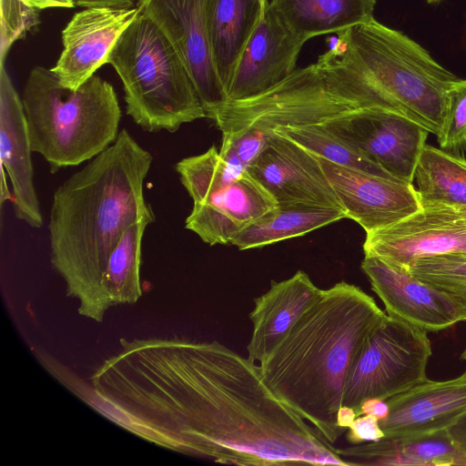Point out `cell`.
<instances>
[{
  "mask_svg": "<svg viewBox=\"0 0 466 466\" xmlns=\"http://www.w3.org/2000/svg\"><path fill=\"white\" fill-rule=\"evenodd\" d=\"M89 381L187 455L242 466H349L267 387L259 365L216 340L121 339Z\"/></svg>",
  "mask_w": 466,
  "mask_h": 466,
  "instance_id": "cell-1",
  "label": "cell"
},
{
  "mask_svg": "<svg viewBox=\"0 0 466 466\" xmlns=\"http://www.w3.org/2000/svg\"><path fill=\"white\" fill-rule=\"evenodd\" d=\"M153 156L127 129L54 192L48 231L50 262L77 301V313L102 322L109 307L102 278L126 230L153 215L144 182Z\"/></svg>",
  "mask_w": 466,
  "mask_h": 466,
  "instance_id": "cell-2",
  "label": "cell"
},
{
  "mask_svg": "<svg viewBox=\"0 0 466 466\" xmlns=\"http://www.w3.org/2000/svg\"><path fill=\"white\" fill-rule=\"evenodd\" d=\"M387 314L359 287L322 289L268 357L259 363L267 387L334 444L350 369Z\"/></svg>",
  "mask_w": 466,
  "mask_h": 466,
  "instance_id": "cell-3",
  "label": "cell"
},
{
  "mask_svg": "<svg viewBox=\"0 0 466 466\" xmlns=\"http://www.w3.org/2000/svg\"><path fill=\"white\" fill-rule=\"evenodd\" d=\"M329 90L358 109L402 115L439 136L459 79L403 33L374 17L338 34L315 63Z\"/></svg>",
  "mask_w": 466,
  "mask_h": 466,
  "instance_id": "cell-4",
  "label": "cell"
},
{
  "mask_svg": "<svg viewBox=\"0 0 466 466\" xmlns=\"http://www.w3.org/2000/svg\"><path fill=\"white\" fill-rule=\"evenodd\" d=\"M21 99L32 151L46 159L51 173L91 160L118 137L117 96L113 86L98 76L71 89L51 69L36 66L27 77Z\"/></svg>",
  "mask_w": 466,
  "mask_h": 466,
  "instance_id": "cell-5",
  "label": "cell"
},
{
  "mask_svg": "<svg viewBox=\"0 0 466 466\" xmlns=\"http://www.w3.org/2000/svg\"><path fill=\"white\" fill-rule=\"evenodd\" d=\"M123 84L127 114L143 130L176 132L206 117L192 80L160 28L139 13L109 56Z\"/></svg>",
  "mask_w": 466,
  "mask_h": 466,
  "instance_id": "cell-6",
  "label": "cell"
},
{
  "mask_svg": "<svg viewBox=\"0 0 466 466\" xmlns=\"http://www.w3.org/2000/svg\"><path fill=\"white\" fill-rule=\"evenodd\" d=\"M428 332L387 315L370 334L347 376L342 406L358 411L369 399H388L428 380Z\"/></svg>",
  "mask_w": 466,
  "mask_h": 466,
  "instance_id": "cell-7",
  "label": "cell"
},
{
  "mask_svg": "<svg viewBox=\"0 0 466 466\" xmlns=\"http://www.w3.org/2000/svg\"><path fill=\"white\" fill-rule=\"evenodd\" d=\"M330 92L312 64L295 69L268 91L238 101H227L207 114L222 133L247 128L321 125L357 110Z\"/></svg>",
  "mask_w": 466,
  "mask_h": 466,
  "instance_id": "cell-8",
  "label": "cell"
},
{
  "mask_svg": "<svg viewBox=\"0 0 466 466\" xmlns=\"http://www.w3.org/2000/svg\"><path fill=\"white\" fill-rule=\"evenodd\" d=\"M396 179L413 184L415 169L430 133L395 112L360 108L321 125Z\"/></svg>",
  "mask_w": 466,
  "mask_h": 466,
  "instance_id": "cell-9",
  "label": "cell"
},
{
  "mask_svg": "<svg viewBox=\"0 0 466 466\" xmlns=\"http://www.w3.org/2000/svg\"><path fill=\"white\" fill-rule=\"evenodd\" d=\"M140 13L164 33L179 55L207 114L226 103L208 40L204 0H138Z\"/></svg>",
  "mask_w": 466,
  "mask_h": 466,
  "instance_id": "cell-10",
  "label": "cell"
},
{
  "mask_svg": "<svg viewBox=\"0 0 466 466\" xmlns=\"http://www.w3.org/2000/svg\"><path fill=\"white\" fill-rule=\"evenodd\" d=\"M363 251L408 269L418 258L466 252V226L452 207L422 206L394 224L366 233Z\"/></svg>",
  "mask_w": 466,
  "mask_h": 466,
  "instance_id": "cell-11",
  "label": "cell"
},
{
  "mask_svg": "<svg viewBox=\"0 0 466 466\" xmlns=\"http://www.w3.org/2000/svg\"><path fill=\"white\" fill-rule=\"evenodd\" d=\"M268 131L267 147L248 170L278 204L341 209L317 156L289 138Z\"/></svg>",
  "mask_w": 466,
  "mask_h": 466,
  "instance_id": "cell-12",
  "label": "cell"
},
{
  "mask_svg": "<svg viewBox=\"0 0 466 466\" xmlns=\"http://www.w3.org/2000/svg\"><path fill=\"white\" fill-rule=\"evenodd\" d=\"M317 157L346 218L357 222L366 233L394 224L422 208L413 184Z\"/></svg>",
  "mask_w": 466,
  "mask_h": 466,
  "instance_id": "cell-13",
  "label": "cell"
},
{
  "mask_svg": "<svg viewBox=\"0 0 466 466\" xmlns=\"http://www.w3.org/2000/svg\"><path fill=\"white\" fill-rule=\"evenodd\" d=\"M305 42L296 36L269 6L247 42L226 89L228 101L258 96L296 69Z\"/></svg>",
  "mask_w": 466,
  "mask_h": 466,
  "instance_id": "cell-14",
  "label": "cell"
},
{
  "mask_svg": "<svg viewBox=\"0 0 466 466\" xmlns=\"http://www.w3.org/2000/svg\"><path fill=\"white\" fill-rule=\"evenodd\" d=\"M140 13L138 7H87L62 32L63 50L51 71L60 83L76 89L103 65L116 42Z\"/></svg>",
  "mask_w": 466,
  "mask_h": 466,
  "instance_id": "cell-15",
  "label": "cell"
},
{
  "mask_svg": "<svg viewBox=\"0 0 466 466\" xmlns=\"http://www.w3.org/2000/svg\"><path fill=\"white\" fill-rule=\"evenodd\" d=\"M361 269L382 301L387 315L437 332L460 322L457 309L443 294L412 276L407 268L366 257Z\"/></svg>",
  "mask_w": 466,
  "mask_h": 466,
  "instance_id": "cell-16",
  "label": "cell"
},
{
  "mask_svg": "<svg viewBox=\"0 0 466 466\" xmlns=\"http://www.w3.org/2000/svg\"><path fill=\"white\" fill-rule=\"evenodd\" d=\"M389 414L379 421L387 438L448 431L466 416V370L448 380H427L387 400Z\"/></svg>",
  "mask_w": 466,
  "mask_h": 466,
  "instance_id": "cell-17",
  "label": "cell"
},
{
  "mask_svg": "<svg viewBox=\"0 0 466 466\" xmlns=\"http://www.w3.org/2000/svg\"><path fill=\"white\" fill-rule=\"evenodd\" d=\"M0 158L12 186L15 216L39 228L43 218L34 184L32 147L22 99L0 65Z\"/></svg>",
  "mask_w": 466,
  "mask_h": 466,
  "instance_id": "cell-18",
  "label": "cell"
},
{
  "mask_svg": "<svg viewBox=\"0 0 466 466\" xmlns=\"http://www.w3.org/2000/svg\"><path fill=\"white\" fill-rule=\"evenodd\" d=\"M278 206L269 191L247 170L193 203L185 226L210 246L229 244L238 232Z\"/></svg>",
  "mask_w": 466,
  "mask_h": 466,
  "instance_id": "cell-19",
  "label": "cell"
},
{
  "mask_svg": "<svg viewBox=\"0 0 466 466\" xmlns=\"http://www.w3.org/2000/svg\"><path fill=\"white\" fill-rule=\"evenodd\" d=\"M321 291L302 270L285 280L271 281L269 289L254 299L248 357L258 363L266 360Z\"/></svg>",
  "mask_w": 466,
  "mask_h": 466,
  "instance_id": "cell-20",
  "label": "cell"
},
{
  "mask_svg": "<svg viewBox=\"0 0 466 466\" xmlns=\"http://www.w3.org/2000/svg\"><path fill=\"white\" fill-rule=\"evenodd\" d=\"M268 2V0H204L211 52L225 90L242 50Z\"/></svg>",
  "mask_w": 466,
  "mask_h": 466,
  "instance_id": "cell-21",
  "label": "cell"
},
{
  "mask_svg": "<svg viewBox=\"0 0 466 466\" xmlns=\"http://www.w3.org/2000/svg\"><path fill=\"white\" fill-rule=\"evenodd\" d=\"M376 0H270L283 24L305 43L318 35L340 33L373 17Z\"/></svg>",
  "mask_w": 466,
  "mask_h": 466,
  "instance_id": "cell-22",
  "label": "cell"
},
{
  "mask_svg": "<svg viewBox=\"0 0 466 466\" xmlns=\"http://www.w3.org/2000/svg\"><path fill=\"white\" fill-rule=\"evenodd\" d=\"M345 218L344 212L335 208L279 205L238 232L229 244L240 250L261 248L303 236Z\"/></svg>",
  "mask_w": 466,
  "mask_h": 466,
  "instance_id": "cell-23",
  "label": "cell"
},
{
  "mask_svg": "<svg viewBox=\"0 0 466 466\" xmlns=\"http://www.w3.org/2000/svg\"><path fill=\"white\" fill-rule=\"evenodd\" d=\"M33 350L37 360L48 373L100 414L141 439L179 452L177 442L170 436L149 425L99 392L90 381L81 378L49 352L38 348Z\"/></svg>",
  "mask_w": 466,
  "mask_h": 466,
  "instance_id": "cell-24",
  "label": "cell"
},
{
  "mask_svg": "<svg viewBox=\"0 0 466 466\" xmlns=\"http://www.w3.org/2000/svg\"><path fill=\"white\" fill-rule=\"evenodd\" d=\"M414 179L421 206L466 208V159L425 145Z\"/></svg>",
  "mask_w": 466,
  "mask_h": 466,
  "instance_id": "cell-25",
  "label": "cell"
},
{
  "mask_svg": "<svg viewBox=\"0 0 466 466\" xmlns=\"http://www.w3.org/2000/svg\"><path fill=\"white\" fill-rule=\"evenodd\" d=\"M154 220L153 214L134 222L109 256L102 278V291L109 309L135 304L141 298L142 238L147 227Z\"/></svg>",
  "mask_w": 466,
  "mask_h": 466,
  "instance_id": "cell-26",
  "label": "cell"
},
{
  "mask_svg": "<svg viewBox=\"0 0 466 466\" xmlns=\"http://www.w3.org/2000/svg\"><path fill=\"white\" fill-rule=\"evenodd\" d=\"M373 458L376 464L383 466H466V454L448 431L417 437H384L376 442Z\"/></svg>",
  "mask_w": 466,
  "mask_h": 466,
  "instance_id": "cell-27",
  "label": "cell"
},
{
  "mask_svg": "<svg viewBox=\"0 0 466 466\" xmlns=\"http://www.w3.org/2000/svg\"><path fill=\"white\" fill-rule=\"evenodd\" d=\"M270 130L289 138L315 156L335 165L398 180L357 149L330 134L319 125L283 127Z\"/></svg>",
  "mask_w": 466,
  "mask_h": 466,
  "instance_id": "cell-28",
  "label": "cell"
},
{
  "mask_svg": "<svg viewBox=\"0 0 466 466\" xmlns=\"http://www.w3.org/2000/svg\"><path fill=\"white\" fill-rule=\"evenodd\" d=\"M416 279L446 296L466 321V252L418 258L408 267Z\"/></svg>",
  "mask_w": 466,
  "mask_h": 466,
  "instance_id": "cell-29",
  "label": "cell"
},
{
  "mask_svg": "<svg viewBox=\"0 0 466 466\" xmlns=\"http://www.w3.org/2000/svg\"><path fill=\"white\" fill-rule=\"evenodd\" d=\"M176 170L193 203L202 201L245 172L229 166L214 146L203 154L181 159Z\"/></svg>",
  "mask_w": 466,
  "mask_h": 466,
  "instance_id": "cell-30",
  "label": "cell"
},
{
  "mask_svg": "<svg viewBox=\"0 0 466 466\" xmlns=\"http://www.w3.org/2000/svg\"><path fill=\"white\" fill-rule=\"evenodd\" d=\"M268 141V131L247 128L222 133L221 157L238 171H246L258 157Z\"/></svg>",
  "mask_w": 466,
  "mask_h": 466,
  "instance_id": "cell-31",
  "label": "cell"
},
{
  "mask_svg": "<svg viewBox=\"0 0 466 466\" xmlns=\"http://www.w3.org/2000/svg\"><path fill=\"white\" fill-rule=\"evenodd\" d=\"M39 24V9L25 0H0V65L11 46Z\"/></svg>",
  "mask_w": 466,
  "mask_h": 466,
  "instance_id": "cell-32",
  "label": "cell"
},
{
  "mask_svg": "<svg viewBox=\"0 0 466 466\" xmlns=\"http://www.w3.org/2000/svg\"><path fill=\"white\" fill-rule=\"evenodd\" d=\"M446 150H458L466 145V79H458L447 93L443 127L437 137Z\"/></svg>",
  "mask_w": 466,
  "mask_h": 466,
  "instance_id": "cell-33",
  "label": "cell"
},
{
  "mask_svg": "<svg viewBox=\"0 0 466 466\" xmlns=\"http://www.w3.org/2000/svg\"><path fill=\"white\" fill-rule=\"evenodd\" d=\"M384 438L379 420L370 415L356 417L346 432V440L355 445L366 441H375Z\"/></svg>",
  "mask_w": 466,
  "mask_h": 466,
  "instance_id": "cell-34",
  "label": "cell"
},
{
  "mask_svg": "<svg viewBox=\"0 0 466 466\" xmlns=\"http://www.w3.org/2000/svg\"><path fill=\"white\" fill-rule=\"evenodd\" d=\"M389 414V406L386 400L380 399H369L365 400L356 412L357 417L370 415L380 420H384Z\"/></svg>",
  "mask_w": 466,
  "mask_h": 466,
  "instance_id": "cell-35",
  "label": "cell"
},
{
  "mask_svg": "<svg viewBox=\"0 0 466 466\" xmlns=\"http://www.w3.org/2000/svg\"><path fill=\"white\" fill-rule=\"evenodd\" d=\"M137 0H73L76 6L130 8ZM138 1V0H137Z\"/></svg>",
  "mask_w": 466,
  "mask_h": 466,
  "instance_id": "cell-36",
  "label": "cell"
},
{
  "mask_svg": "<svg viewBox=\"0 0 466 466\" xmlns=\"http://www.w3.org/2000/svg\"><path fill=\"white\" fill-rule=\"evenodd\" d=\"M448 432L458 449L466 454V416L449 428Z\"/></svg>",
  "mask_w": 466,
  "mask_h": 466,
  "instance_id": "cell-37",
  "label": "cell"
},
{
  "mask_svg": "<svg viewBox=\"0 0 466 466\" xmlns=\"http://www.w3.org/2000/svg\"><path fill=\"white\" fill-rule=\"evenodd\" d=\"M29 5L37 9H45L50 7H75L73 0H25Z\"/></svg>",
  "mask_w": 466,
  "mask_h": 466,
  "instance_id": "cell-38",
  "label": "cell"
},
{
  "mask_svg": "<svg viewBox=\"0 0 466 466\" xmlns=\"http://www.w3.org/2000/svg\"><path fill=\"white\" fill-rule=\"evenodd\" d=\"M356 417L357 415L354 410L346 406H342L337 417L338 425L343 430L347 431Z\"/></svg>",
  "mask_w": 466,
  "mask_h": 466,
  "instance_id": "cell-39",
  "label": "cell"
},
{
  "mask_svg": "<svg viewBox=\"0 0 466 466\" xmlns=\"http://www.w3.org/2000/svg\"><path fill=\"white\" fill-rule=\"evenodd\" d=\"M453 208V207H452ZM461 222L466 226V208H453Z\"/></svg>",
  "mask_w": 466,
  "mask_h": 466,
  "instance_id": "cell-40",
  "label": "cell"
},
{
  "mask_svg": "<svg viewBox=\"0 0 466 466\" xmlns=\"http://www.w3.org/2000/svg\"><path fill=\"white\" fill-rule=\"evenodd\" d=\"M461 359L466 361V350L462 352Z\"/></svg>",
  "mask_w": 466,
  "mask_h": 466,
  "instance_id": "cell-41",
  "label": "cell"
},
{
  "mask_svg": "<svg viewBox=\"0 0 466 466\" xmlns=\"http://www.w3.org/2000/svg\"><path fill=\"white\" fill-rule=\"evenodd\" d=\"M440 1H441V0H427V2H428L429 4H435V3H438V2H440Z\"/></svg>",
  "mask_w": 466,
  "mask_h": 466,
  "instance_id": "cell-42",
  "label": "cell"
}]
</instances>
